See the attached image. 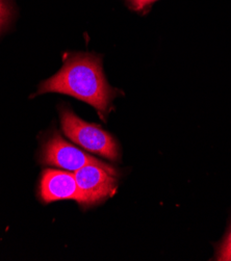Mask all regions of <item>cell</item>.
<instances>
[{"instance_id":"cell-3","label":"cell","mask_w":231,"mask_h":261,"mask_svg":"<svg viewBox=\"0 0 231 261\" xmlns=\"http://www.w3.org/2000/svg\"><path fill=\"white\" fill-rule=\"evenodd\" d=\"M42 160L43 164L47 166L59 167L69 172H76L83 167L95 165L108 170L115 176L117 175L113 167L98 161L74 145L66 142L59 134H55L45 144Z\"/></svg>"},{"instance_id":"cell-5","label":"cell","mask_w":231,"mask_h":261,"mask_svg":"<svg viewBox=\"0 0 231 261\" xmlns=\"http://www.w3.org/2000/svg\"><path fill=\"white\" fill-rule=\"evenodd\" d=\"M40 196L45 203L62 200H74L82 203V196L77 187L74 173L47 169L43 172Z\"/></svg>"},{"instance_id":"cell-2","label":"cell","mask_w":231,"mask_h":261,"mask_svg":"<svg viewBox=\"0 0 231 261\" xmlns=\"http://www.w3.org/2000/svg\"><path fill=\"white\" fill-rule=\"evenodd\" d=\"M63 132L71 141L88 151L116 161L119 150L114 138L96 124H90L77 117L69 108L60 111Z\"/></svg>"},{"instance_id":"cell-6","label":"cell","mask_w":231,"mask_h":261,"mask_svg":"<svg viewBox=\"0 0 231 261\" xmlns=\"http://www.w3.org/2000/svg\"><path fill=\"white\" fill-rule=\"evenodd\" d=\"M217 260L220 261H231V231L224 241L223 245L219 250Z\"/></svg>"},{"instance_id":"cell-1","label":"cell","mask_w":231,"mask_h":261,"mask_svg":"<svg viewBox=\"0 0 231 261\" xmlns=\"http://www.w3.org/2000/svg\"><path fill=\"white\" fill-rule=\"evenodd\" d=\"M46 93L65 94L84 101L92 106L104 121L117 95L102 71L100 58L90 54H75L65 59L62 69L40 85L37 94Z\"/></svg>"},{"instance_id":"cell-8","label":"cell","mask_w":231,"mask_h":261,"mask_svg":"<svg viewBox=\"0 0 231 261\" xmlns=\"http://www.w3.org/2000/svg\"><path fill=\"white\" fill-rule=\"evenodd\" d=\"M158 2V0H130V4L132 8H134L136 11H142L149 5Z\"/></svg>"},{"instance_id":"cell-7","label":"cell","mask_w":231,"mask_h":261,"mask_svg":"<svg viewBox=\"0 0 231 261\" xmlns=\"http://www.w3.org/2000/svg\"><path fill=\"white\" fill-rule=\"evenodd\" d=\"M11 17V7L9 0H0V31L4 29Z\"/></svg>"},{"instance_id":"cell-4","label":"cell","mask_w":231,"mask_h":261,"mask_svg":"<svg viewBox=\"0 0 231 261\" xmlns=\"http://www.w3.org/2000/svg\"><path fill=\"white\" fill-rule=\"evenodd\" d=\"M84 207H89L111 197L117 190V179L108 170L89 165L74 172Z\"/></svg>"}]
</instances>
